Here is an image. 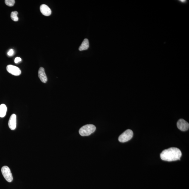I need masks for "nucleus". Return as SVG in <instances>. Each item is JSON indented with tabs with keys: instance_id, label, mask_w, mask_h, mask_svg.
Listing matches in <instances>:
<instances>
[{
	"instance_id": "1",
	"label": "nucleus",
	"mask_w": 189,
	"mask_h": 189,
	"mask_svg": "<svg viewBox=\"0 0 189 189\" xmlns=\"http://www.w3.org/2000/svg\"><path fill=\"white\" fill-rule=\"evenodd\" d=\"M182 156L180 150L176 147H171L165 150L160 154L161 159L163 161H172L179 160Z\"/></svg>"
},
{
	"instance_id": "2",
	"label": "nucleus",
	"mask_w": 189,
	"mask_h": 189,
	"mask_svg": "<svg viewBox=\"0 0 189 189\" xmlns=\"http://www.w3.org/2000/svg\"><path fill=\"white\" fill-rule=\"evenodd\" d=\"M96 127L93 124H87L83 126L80 129L79 133L82 136H88L94 132L96 130Z\"/></svg>"
},
{
	"instance_id": "3",
	"label": "nucleus",
	"mask_w": 189,
	"mask_h": 189,
	"mask_svg": "<svg viewBox=\"0 0 189 189\" xmlns=\"http://www.w3.org/2000/svg\"><path fill=\"white\" fill-rule=\"evenodd\" d=\"M134 133L132 131L128 129L124 132L119 136L118 141L121 143H125L130 141L133 136Z\"/></svg>"
},
{
	"instance_id": "4",
	"label": "nucleus",
	"mask_w": 189,
	"mask_h": 189,
	"mask_svg": "<svg viewBox=\"0 0 189 189\" xmlns=\"http://www.w3.org/2000/svg\"><path fill=\"white\" fill-rule=\"evenodd\" d=\"M1 173L7 181L11 183L13 181L12 175L10 168L7 166H3L1 169Z\"/></svg>"
},
{
	"instance_id": "5",
	"label": "nucleus",
	"mask_w": 189,
	"mask_h": 189,
	"mask_svg": "<svg viewBox=\"0 0 189 189\" xmlns=\"http://www.w3.org/2000/svg\"><path fill=\"white\" fill-rule=\"evenodd\" d=\"M7 71L13 75L19 76L21 74V71L18 67L12 65H8L6 67Z\"/></svg>"
},
{
	"instance_id": "6",
	"label": "nucleus",
	"mask_w": 189,
	"mask_h": 189,
	"mask_svg": "<svg viewBox=\"0 0 189 189\" xmlns=\"http://www.w3.org/2000/svg\"><path fill=\"white\" fill-rule=\"evenodd\" d=\"M177 126L180 130L183 132L188 130L189 128V123L183 119L179 120L177 123Z\"/></svg>"
},
{
	"instance_id": "7",
	"label": "nucleus",
	"mask_w": 189,
	"mask_h": 189,
	"mask_svg": "<svg viewBox=\"0 0 189 189\" xmlns=\"http://www.w3.org/2000/svg\"><path fill=\"white\" fill-rule=\"evenodd\" d=\"M17 124V117L15 114H13L10 117L8 121V127L11 130H14L16 129Z\"/></svg>"
},
{
	"instance_id": "8",
	"label": "nucleus",
	"mask_w": 189,
	"mask_h": 189,
	"mask_svg": "<svg viewBox=\"0 0 189 189\" xmlns=\"http://www.w3.org/2000/svg\"><path fill=\"white\" fill-rule=\"evenodd\" d=\"M40 11L42 14L46 16H49L51 14V10L46 5H42L40 7Z\"/></svg>"
},
{
	"instance_id": "9",
	"label": "nucleus",
	"mask_w": 189,
	"mask_h": 189,
	"mask_svg": "<svg viewBox=\"0 0 189 189\" xmlns=\"http://www.w3.org/2000/svg\"><path fill=\"white\" fill-rule=\"evenodd\" d=\"M38 76L40 80L44 83H46L47 81V78L46 75L45 69L43 67H40L38 71Z\"/></svg>"
},
{
	"instance_id": "10",
	"label": "nucleus",
	"mask_w": 189,
	"mask_h": 189,
	"mask_svg": "<svg viewBox=\"0 0 189 189\" xmlns=\"http://www.w3.org/2000/svg\"><path fill=\"white\" fill-rule=\"evenodd\" d=\"M89 40L88 39H85L80 46L79 50L80 51L86 50L89 48Z\"/></svg>"
},
{
	"instance_id": "11",
	"label": "nucleus",
	"mask_w": 189,
	"mask_h": 189,
	"mask_svg": "<svg viewBox=\"0 0 189 189\" xmlns=\"http://www.w3.org/2000/svg\"><path fill=\"white\" fill-rule=\"evenodd\" d=\"M7 108L6 105L4 104L0 105V117H4L6 115Z\"/></svg>"
},
{
	"instance_id": "12",
	"label": "nucleus",
	"mask_w": 189,
	"mask_h": 189,
	"mask_svg": "<svg viewBox=\"0 0 189 189\" xmlns=\"http://www.w3.org/2000/svg\"><path fill=\"white\" fill-rule=\"evenodd\" d=\"M18 14V12L16 11L12 12L11 15V19L15 21H18L19 18L17 16Z\"/></svg>"
},
{
	"instance_id": "13",
	"label": "nucleus",
	"mask_w": 189,
	"mask_h": 189,
	"mask_svg": "<svg viewBox=\"0 0 189 189\" xmlns=\"http://www.w3.org/2000/svg\"><path fill=\"white\" fill-rule=\"evenodd\" d=\"M5 2L7 6L12 7L14 6L15 1V0H6L5 1Z\"/></svg>"
},
{
	"instance_id": "14",
	"label": "nucleus",
	"mask_w": 189,
	"mask_h": 189,
	"mask_svg": "<svg viewBox=\"0 0 189 189\" xmlns=\"http://www.w3.org/2000/svg\"><path fill=\"white\" fill-rule=\"evenodd\" d=\"M14 51L13 49H11L8 53V55L9 56H12L14 54Z\"/></svg>"
},
{
	"instance_id": "15",
	"label": "nucleus",
	"mask_w": 189,
	"mask_h": 189,
	"mask_svg": "<svg viewBox=\"0 0 189 189\" xmlns=\"http://www.w3.org/2000/svg\"><path fill=\"white\" fill-rule=\"evenodd\" d=\"M21 61V59L19 57H17L15 59V62L16 64H17L18 62Z\"/></svg>"
}]
</instances>
